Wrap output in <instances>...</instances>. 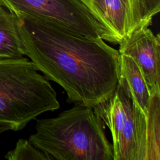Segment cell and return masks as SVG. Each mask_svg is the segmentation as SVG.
<instances>
[{"label": "cell", "instance_id": "1", "mask_svg": "<svg viewBox=\"0 0 160 160\" xmlns=\"http://www.w3.org/2000/svg\"><path fill=\"white\" fill-rule=\"evenodd\" d=\"M18 18L24 55L46 78L65 90L67 102L93 108L111 96L119 82L118 50L101 38Z\"/></svg>", "mask_w": 160, "mask_h": 160}, {"label": "cell", "instance_id": "2", "mask_svg": "<svg viewBox=\"0 0 160 160\" xmlns=\"http://www.w3.org/2000/svg\"><path fill=\"white\" fill-rule=\"evenodd\" d=\"M103 125L92 108L75 104L56 118L37 119L29 140L56 160H114Z\"/></svg>", "mask_w": 160, "mask_h": 160}, {"label": "cell", "instance_id": "3", "mask_svg": "<svg viewBox=\"0 0 160 160\" xmlns=\"http://www.w3.org/2000/svg\"><path fill=\"white\" fill-rule=\"evenodd\" d=\"M59 106L56 91L31 60L0 58V122L17 131Z\"/></svg>", "mask_w": 160, "mask_h": 160}, {"label": "cell", "instance_id": "4", "mask_svg": "<svg viewBox=\"0 0 160 160\" xmlns=\"http://www.w3.org/2000/svg\"><path fill=\"white\" fill-rule=\"evenodd\" d=\"M18 17L31 18L89 38L120 41L91 14L80 0H0Z\"/></svg>", "mask_w": 160, "mask_h": 160}, {"label": "cell", "instance_id": "5", "mask_svg": "<svg viewBox=\"0 0 160 160\" xmlns=\"http://www.w3.org/2000/svg\"><path fill=\"white\" fill-rule=\"evenodd\" d=\"M96 114L111 132L114 160H136V141L131 99L123 84L94 106Z\"/></svg>", "mask_w": 160, "mask_h": 160}, {"label": "cell", "instance_id": "6", "mask_svg": "<svg viewBox=\"0 0 160 160\" xmlns=\"http://www.w3.org/2000/svg\"><path fill=\"white\" fill-rule=\"evenodd\" d=\"M91 14L120 42L135 30L149 26L139 0H80Z\"/></svg>", "mask_w": 160, "mask_h": 160}, {"label": "cell", "instance_id": "7", "mask_svg": "<svg viewBox=\"0 0 160 160\" xmlns=\"http://www.w3.org/2000/svg\"><path fill=\"white\" fill-rule=\"evenodd\" d=\"M118 51L137 63L151 95L160 94L159 34H154L148 27L139 28L119 43Z\"/></svg>", "mask_w": 160, "mask_h": 160}, {"label": "cell", "instance_id": "8", "mask_svg": "<svg viewBox=\"0 0 160 160\" xmlns=\"http://www.w3.org/2000/svg\"><path fill=\"white\" fill-rule=\"evenodd\" d=\"M132 108L136 160H160V94L151 96L145 111Z\"/></svg>", "mask_w": 160, "mask_h": 160}, {"label": "cell", "instance_id": "9", "mask_svg": "<svg viewBox=\"0 0 160 160\" xmlns=\"http://www.w3.org/2000/svg\"><path fill=\"white\" fill-rule=\"evenodd\" d=\"M119 80L128 92L132 105L145 111L151 95L139 67L129 56L119 54Z\"/></svg>", "mask_w": 160, "mask_h": 160}, {"label": "cell", "instance_id": "10", "mask_svg": "<svg viewBox=\"0 0 160 160\" xmlns=\"http://www.w3.org/2000/svg\"><path fill=\"white\" fill-rule=\"evenodd\" d=\"M23 55L19 19L0 4V58H17Z\"/></svg>", "mask_w": 160, "mask_h": 160}, {"label": "cell", "instance_id": "11", "mask_svg": "<svg viewBox=\"0 0 160 160\" xmlns=\"http://www.w3.org/2000/svg\"><path fill=\"white\" fill-rule=\"evenodd\" d=\"M5 158L9 160H52V156L36 148L29 140L20 139L14 149L8 151Z\"/></svg>", "mask_w": 160, "mask_h": 160}, {"label": "cell", "instance_id": "12", "mask_svg": "<svg viewBox=\"0 0 160 160\" xmlns=\"http://www.w3.org/2000/svg\"><path fill=\"white\" fill-rule=\"evenodd\" d=\"M139 2L144 21L150 26L152 18L160 11V0H139Z\"/></svg>", "mask_w": 160, "mask_h": 160}, {"label": "cell", "instance_id": "13", "mask_svg": "<svg viewBox=\"0 0 160 160\" xmlns=\"http://www.w3.org/2000/svg\"><path fill=\"white\" fill-rule=\"evenodd\" d=\"M8 130H12V128L10 124L4 122H0V134Z\"/></svg>", "mask_w": 160, "mask_h": 160}, {"label": "cell", "instance_id": "14", "mask_svg": "<svg viewBox=\"0 0 160 160\" xmlns=\"http://www.w3.org/2000/svg\"><path fill=\"white\" fill-rule=\"evenodd\" d=\"M0 4H1V2H0Z\"/></svg>", "mask_w": 160, "mask_h": 160}]
</instances>
